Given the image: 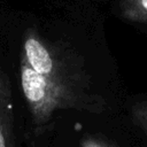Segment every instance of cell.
<instances>
[{"instance_id": "6da1fadb", "label": "cell", "mask_w": 147, "mask_h": 147, "mask_svg": "<svg viewBox=\"0 0 147 147\" xmlns=\"http://www.w3.org/2000/svg\"><path fill=\"white\" fill-rule=\"evenodd\" d=\"M21 87L36 131L42 130L57 110H79L102 114L107 109L105 98L91 87L63 83L34 72L25 57L20 63Z\"/></svg>"}, {"instance_id": "7a4b0ae2", "label": "cell", "mask_w": 147, "mask_h": 147, "mask_svg": "<svg viewBox=\"0 0 147 147\" xmlns=\"http://www.w3.org/2000/svg\"><path fill=\"white\" fill-rule=\"evenodd\" d=\"M22 55L34 72L46 78L91 87L90 78L78 63V57L59 52L56 46L45 42L32 29L24 34Z\"/></svg>"}, {"instance_id": "3957f363", "label": "cell", "mask_w": 147, "mask_h": 147, "mask_svg": "<svg viewBox=\"0 0 147 147\" xmlns=\"http://www.w3.org/2000/svg\"><path fill=\"white\" fill-rule=\"evenodd\" d=\"M0 147H15L14 106L10 80L0 68Z\"/></svg>"}, {"instance_id": "277c9868", "label": "cell", "mask_w": 147, "mask_h": 147, "mask_svg": "<svg viewBox=\"0 0 147 147\" xmlns=\"http://www.w3.org/2000/svg\"><path fill=\"white\" fill-rule=\"evenodd\" d=\"M118 8L124 20L147 23V0H121Z\"/></svg>"}, {"instance_id": "5b68a950", "label": "cell", "mask_w": 147, "mask_h": 147, "mask_svg": "<svg viewBox=\"0 0 147 147\" xmlns=\"http://www.w3.org/2000/svg\"><path fill=\"white\" fill-rule=\"evenodd\" d=\"M131 115L134 124L147 136V100L133 103L131 107Z\"/></svg>"}, {"instance_id": "8992f818", "label": "cell", "mask_w": 147, "mask_h": 147, "mask_svg": "<svg viewBox=\"0 0 147 147\" xmlns=\"http://www.w3.org/2000/svg\"><path fill=\"white\" fill-rule=\"evenodd\" d=\"M80 147H115V146L105 139L88 136L80 140Z\"/></svg>"}]
</instances>
